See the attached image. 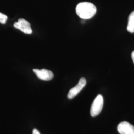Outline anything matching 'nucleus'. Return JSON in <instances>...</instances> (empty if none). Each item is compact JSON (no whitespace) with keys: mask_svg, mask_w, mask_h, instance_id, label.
I'll return each instance as SVG.
<instances>
[{"mask_svg":"<svg viewBox=\"0 0 134 134\" xmlns=\"http://www.w3.org/2000/svg\"><path fill=\"white\" fill-rule=\"evenodd\" d=\"M76 12L77 15L81 19H90L96 14V8L91 3L81 2L77 5Z\"/></svg>","mask_w":134,"mask_h":134,"instance_id":"f257e3e1","label":"nucleus"},{"mask_svg":"<svg viewBox=\"0 0 134 134\" xmlns=\"http://www.w3.org/2000/svg\"><path fill=\"white\" fill-rule=\"evenodd\" d=\"M103 106V96L99 94L96 97L93 101L91 108V115L92 117H96L99 114Z\"/></svg>","mask_w":134,"mask_h":134,"instance_id":"f03ea898","label":"nucleus"},{"mask_svg":"<svg viewBox=\"0 0 134 134\" xmlns=\"http://www.w3.org/2000/svg\"><path fill=\"white\" fill-rule=\"evenodd\" d=\"M14 26L15 28L19 29L24 34H31L32 32L31 24L28 21L24 19H19L18 22L14 23Z\"/></svg>","mask_w":134,"mask_h":134,"instance_id":"7ed1b4c3","label":"nucleus"},{"mask_svg":"<svg viewBox=\"0 0 134 134\" xmlns=\"http://www.w3.org/2000/svg\"><path fill=\"white\" fill-rule=\"evenodd\" d=\"M86 79L84 77H81L77 85L69 91L68 94V98L70 99L74 98L83 88V87L86 85Z\"/></svg>","mask_w":134,"mask_h":134,"instance_id":"20e7f679","label":"nucleus"},{"mask_svg":"<svg viewBox=\"0 0 134 134\" xmlns=\"http://www.w3.org/2000/svg\"><path fill=\"white\" fill-rule=\"evenodd\" d=\"M33 71L38 79L43 81H48L51 80L54 77V74L52 72L47 69H43L39 70L34 69L33 70Z\"/></svg>","mask_w":134,"mask_h":134,"instance_id":"39448f33","label":"nucleus"},{"mask_svg":"<svg viewBox=\"0 0 134 134\" xmlns=\"http://www.w3.org/2000/svg\"><path fill=\"white\" fill-rule=\"evenodd\" d=\"M117 130L120 134H134V126L128 122H121L118 125Z\"/></svg>","mask_w":134,"mask_h":134,"instance_id":"423d86ee","label":"nucleus"},{"mask_svg":"<svg viewBox=\"0 0 134 134\" xmlns=\"http://www.w3.org/2000/svg\"><path fill=\"white\" fill-rule=\"evenodd\" d=\"M127 30L131 33H134V11L132 12L129 16Z\"/></svg>","mask_w":134,"mask_h":134,"instance_id":"0eeeda50","label":"nucleus"},{"mask_svg":"<svg viewBox=\"0 0 134 134\" xmlns=\"http://www.w3.org/2000/svg\"><path fill=\"white\" fill-rule=\"evenodd\" d=\"M8 19V16L5 14L0 13V23L5 24Z\"/></svg>","mask_w":134,"mask_h":134,"instance_id":"6e6552de","label":"nucleus"},{"mask_svg":"<svg viewBox=\"0 0 134 134\" xmlns=\"http://www.w3.org/2000/svg\"><path fill=\"white\" fill-rule=\"evenodd\" d=\"M32 134H40V133L39 132L38 130H37L36 129H34L32 131Z\"/></svg>","mask_w":134,"mask_h":134,"instance_id":"1a4fd4ad","label":"nucleus"},{"mask_svg":"<svg viewBox=\"0 0 134 134\" xmlns=\"http://www.w3.org/2000/svg\"><path fill=\"white\" fill-rule=\"evenodd\" d=\"M131 56H132V60H133V61L134 64V51L132 52Z\"/></svg>","mask_w":134,"mask_h":134,"instance_id":"9d476101","label":"nucleus"}]
</instances>
